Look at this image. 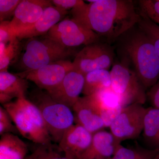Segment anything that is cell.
<instances>
[{
  "instance_id": "14",
  "label": "cell",
  "mask_w": 159,
  "mask_h": 159,
  "mask_svg": "<svg viewBox=\"0 0 159 159\" xmlns=\"http://www.w3.org/2000/svg\"><path fill=\"white\" fill-rule=\"evenodd\" d=\"M74 122L94 134L102 130L104 123L91 96L80 97L72 107Z\"/></svg>"
},
{
  "instance_id": "7",
  "label": "cell",
  "mask_w": 159,
  "mask_h": 159,
  "mask_svg": "<svg viewBox=\"0 0 159 159\" xmlns=\"http://www.w3.org/2000/svg\"><path fill=\"white\" fill-rule=\"evenodd\" d=\"M66 48H72L99 41L100 36L73 18L64 19L47 34Z\"/></svg>"
},
{
  "instance_id": "16",
  "label": "cell",
  "mask_w": 159,
  "mask_h": 159,
  "mask_svg": "<svg viewBox=\"0 0 159 159\" xmlns=\"http://www.w3.org/2000/svg\"><path fill=\"white\" fill-rule=\"evenodd\" d=\"M69 12L54 6H50L32 26L20 32L16 37L20 40L46 35L54 25L63 20Z\"/></svg>"
},
{
  "instance_id": "28",
  "label": "cell",
  "mask_w": 159,
  "mask_h": 159,
  "mask_svg": "<svg viewBox=\"0 0 159 159\" xmlns=\"http://www.w3.org/2000/svg\"><path fill=\"white\" fill-rule=\"evenodd\" d=\"M22 0H0V21L9 20L15 12Z\"/></svg>"
},
{
  "instance_id": "1",
  "label": "cell",
  "mask_w": 159,
  "mask_h": 159,
  "mask_svg": "<svg viewBox=\"0 0 159 159\" xmlns=\"http://www.w3.org/2000/svg\"><path fill=\"white\" fill-rule=\"evenodd\" d=\"M82 6L72 9L73 19L99 36L116 39L138 24V14L130 0L87 1Z\"/></svg>"
},
{
  "instance_id": "22",
  "label": "cell",
  "mask_w": 159,
  "mask_h": 159,
  "mask_svg": "<svg viewBox=\"0 0 159 159\" xmlns=\"http://www.w3.org/2000/svg\"><path fill=\"white\" fill-rule=\"evenodd\" d=\"M139 29L149 38L159 57V25L141 11L138 24Z\"/></svg>"
},
{
  "instance_id": "10",
  "label": "cell",
  "mask_w": 159,
  "mask_h": 159,
  "mask_svg": "<svg viewBox=\"0 0 159 159\" xmlns=\"http://www.w3.org/2000/svg\"><path fill=\"white\" fill-rule=\"evenodd\" d=\"M74 70L73 62L64 60L37 70L23 71L16 74L34 83L39 88L49 92L59 85L67 74Z\"/></svg>"
},
{
  "instance_id": "8",
  "label": "cell",
  "mask_w": 159,
  "mask_h": 159,
  "mask_svg": "<svg viewBox=\"0 0 159 159\" xmlns=\"http://www.w3.org/2000/svg\"><path fill=\"white\" fill-rule=\"evenodd\" d=\"M146 111L139 103L125 107L109 127L111 132L120 143L137 139L143 131Z\"/></svg>"
},
{
  "instance_id": "23",
  "label": "cell",
  "mask_w": 159,
  "mask_h": 159,
  "mask_svg": "<svg viewBox=\"0 0 159 159\" xmlns=\"http://www.w3.org/2000/svg\"><path fill=\"white\" fill-rule=\"evenodd\" d=\"M20 48V40L16 37L11 40L3 51H0V72L8 71L9 66L19 54Z\"/></svg>"
},
{
  "instance_id": "30",
  "label": "cell",
  "mask_w": 159,
  "mask_h": 159,
  "mask_svg": "<svg viewBox=\"0 0 159 159\" xmlns=\"http://www.w3.org/2000/svg\"><path fill=\"white\" fill-rule=\"evenodd\" d=\"M10 21H4L0 24V44L7 45L14 38L9 28Z\"/></svg>"
},
{
  "instance_id": "20",
  "label": "cell",
  "mask_w": 159,
  "mask_h": 159,
  "mask_svg": "<svg viewBox=\"0 0 159 159\" xmlns=\"http://www.w3.org/2000/svg\"><path fill=\"white\" fill-rule=\"evenodd\" d=\"M142 133L144 142L151 150L159 151V109L146 108Z\"/></svg>"
},
{
  "instance_id": "3",
  "label": "cell",
  "mask_w": 159,
  "mask_h": 159,
  "mask_svg": "<svg viewBox=\"0 0 159 159\" xmlns=\"http://www.w3.org/2000/svg\"><path fill=\"white\" fill-rule=\"evenodd\" d=\"M2 106L8 112L19 133L23 137L39 145L52 143L40 112L29 99H16Z\"/></svg>"
},
{
  "instance_id": "18",
  "label": "cell",
  "mask_w": 159,
  "mask_h": 159,
  "mask_svg": "<svg viewBox=\"0 0 159 159\" xmlns=\"http://www.w3.org/2000/svg\"><path fill=\"white\" fill-rule=\"evenodd\" d=\"M29 80L8 71L0 72V102L2 105L12 99L26 98Z\"/></svg>"
},
{
  "instance_id": "12",
  "label": "cell",
  "mask_w": 159,
  "mask_h": 159,
  "mask_svg": "<svg viewBox=\"0 0 159 159\" xmlns=\"http://www.w3.org/2000/svg\"><path fill=\"white\" fill-rule=\"evenodd\" d=\"M93 134L75 124L68 129L58 144L60 150L71 159H80L90 146Z\"/></svg>"
},
{
  "instance_id": "5",
  "label": "cell",
  "mask_w": 159,
  "mask_h": 159,
  "mask_svg": "<svg viewBox=\"0 0 159 159\" xmlns=\"http://www.w3.org/2000/svg\"><path fill=\"white\" fill-rule=\"evenodd\" d=\"M74 54L46 34L28 39L24 47L19 66L23 71L37 70L58 61L67 60Z\"/></svg>"
},
{
  "instance_id": "25",
  "label": "cell",
  "mask_w": 159,
  "mask_h": 159,
  "mask_svg": "<svg viewBox=\"0 0 159 159\" xmlns=\"http://www.w3.org/2000/svg\"><path fill=\"white\" fill-rule=\"evenodd\" d=\"M36 150L38 152L37 159H71L60 150L58 145L52 143L39 145Z\"/></svg>"
},
{
  "instance_id": "11",
  "label": "cell",
  "mask_w": 159,
  "mask_h": 159,
  "mask_svg": "<svg viewBox=\"0 0 159 159\" xmlns=\"http://www.w3.org/2000/svg\"><path fill=\"white\" fill-rule=\"evenodd\" d=\"M53 6L49 0H22L9 22L11 34L16 37L20 32L32 26L46 9Z\"/></svg>"
},
{
  "instance_id": "34",
  "label": "cell",
  "mask_w": 159,
  "mask_h": 159,
  "mask_svg": "<svg viewBox=\"0 0 159 159\" xmlns=\"http://www.w3.org/2000/svg\"></svg>"
},
{
  "instance_id": "2",
  "label": "cell",
  "mask_w": 159,
  "mask_h": 159,
  "mask_svg": "<svg viewBox=\"0 0 159 159\" xmlns=\"http://www.w3.org/2000/svg\"><path fill=\"white\" fill-rule=\"evenodd\" d=\"M123 48L145 89H150L159 79V57L151 41L139 28L128 36Z\"/></svg>"
},
{
  "instance_id": "31",
  "label": "cell",
  "mask_w": 159,
  "mask_h": 159,
  "mask_svg": "<svg viewBox=\"0 0 159 159\" xmlns=\"http://www.w3.org/2000/svg\"><path fill=\"white\" fill-rule=\"evenodd\" d=\"M152 107L159 109V79L150 89L147 95Z\"/></svg>"
},
{
  "instance_id": "27",
  "label": "cell",
  "mask_w": 159,
  "mask_h": 159,
  "mask_svg": "<svg viewBox=\"0 0 159 159\" xmlns=\"http://www.w3.org/2000/svg\"><path fill=\"white\" fill-rule=\"evenodd\" d=\"M12 119L6 109L3 106L0 107V134H16L19 131L15 125L12 124Z\"/></svg>"
},
{
  "instance_id": "33",
  "label": "cell",
  "mask_w": 159,
  "mask_h": 159,
  "mask_svg": "<svg viewBox=\"0 0 159 159\" xmlns=\"http://www.w3.org/2000/svg\"><path fill=\"white\" fill-rule=\"evenodd\" d=\"M152 159H159V152Z\"/></svg>"
},
{
  "instance_id": "21",
  "label": "cell",
  "mask_w": 159,
  "mask_h": 159,
  "mask_svg": "<svg viewBox=\"0 0 159 159\" xmlns=\"http://www.w3.org/2000/svg\"><path fill=\"white\" fill-rule=\"evenodd\" d=\"M84 84L82 93L90 96L104 89L111 87L110 71L98 70L89 72L84 76Z\"/></svg>"
},
{
  "instance_id": "32",
  "label": "cell",
  "mask_w": 159,
  "mask_h": 159,
  "mask_svg": "<svg viewBox=\"0 0 159 159\" xmlns=\"http://www.w3.org/2000/svg\"><path fill=\"white\" fill-rule=\"evenodd\" d=\"M37 151L36 149H35L31 154L27 156L25 159H37Z\"/></svg>"
},
{
  "instance_id": "15",
  "label": "cell",
  "mask_w": 159,
  "mask_h": 159,
  "mask_svg": "<svg viewBox=\"0 0 159 159\" xmlns=\"http://www.w3.org/2000/svg\"><path fill=\"white\" fill-rule=\"evenodd\" d=\"M102 118L104 127H110L124 106L119 96L111 88L90 95Z\"/></svg>"
},
{
  "instance_id": "29",
  "label": "cell",
  "mask_w": 159,
  "mask_h": 159,
  "mask_svg": "<svg viewBox=\"0 0 159 159\" xmlns=\"http://www.w3.org/2000/svg\"><path fill=\"white\" fill-rule=\"evenodd\" d=\"M51 2L54 6L66 11L70 9L71 10L85 4L81 0H52Z\"/></svg>"
},
{
  "instance_id": "19",
  "label": "cell",
  "mask_w": 159,
  "mask_h": 159,
  "mask_svg": "<svg viewBox=\"0 0 159 159\" xmlns=\"http://www.w3.org/2000/svg\"><path fill=\"white\" fill-rule=\"evenodd\" d=\"M27 144L15 134H4L0 139V159H25Z\"/></svg>"
},
{
  "instance_id": "26",
  "label": "cell",
  "mask_w": 159,
  "mask_h": 159,
  "mask_svg": "<svg viewBox=\"0 0 159 159\" xmlns=\"http://www.w3.org/2000/svg\"><path fill=\"white\" fill-rule=\"evenodd\" d=\"M139 2L142 12L159 25V0H141Z\"/></svg>"
},
{
  "instance_id": "24",
  "label": "cell",
  "mask_w": 159,
  "mask_h": 159,
  "mask_svg": "<svg viewBox=\"0 0 159 159\" xmlns=\"http://www.w3.org/2000/svg\"><path fill=\"white\" fill-rule=\"evenodd\" d=\"M159 151H151L144 153L120 145L114 155L109 159H152Z\"/></svg>"
},
{
  "instance_id": "4",
  "label": "cell",
  "mask_w": 159,
  "mask_h": 159,
  "mask_svg": "<svg viewBox=\"0 0 159 159\" xmlns=\"http://www.w3.org/2000/svg\"><path fill=\"white\" fill-rule=\"evenodd\" d=\"M27 99L39 109L52 141L58 144L66 131L74 125L72 109L56 102L48 92L39 88L31 91Z\"/></svg>"
},
{
  "instance_id": "17",
  "label": "cell",
  "mask_w": 159,
  "mask_h": 159,
  "mask_svg": "<svg viewBox=\"0 0 159 159\" xmlns=\"http://www.w3.org/2000/svg\"><path fill=\"white\" fill-rule=\"evenodd\" d=\"M121 145L111 132L102 129L93 134L90 146L80 159H110Z\"/></svg>"
},
{
  "instance_id": "13",
  "label": "cell",
  "mask_w": 159,
  "mask_h": 159,
  "mask_svg": "<svg viewBox=\"0 0 159 159\" xmlns=\"http://www.w3.org/2000/svg\"><path fill=\"white\" fill-rule=\"evenodd\" d=\"M84 80L83 74L73 70L67 74L59 85L48 93L55 101L72 109L82 93Z\"/></svg>"
},
{
  "instance_id": "9",
  "label": "cell",
  "mask_w": 159,
  "mask_h": 159,
  "mask_svg": "<svg viewBox=\"0 0 159 159\" xmlns=\"http://www.w3.org/2000/svg\"><path fill=\"white\" fill-rule=\"evenodd\" d=\"M114 57L111 47L97 41L85 46L77 53L73 66L74 70L85 76L96 70H108L113 62Z\"/></svg>"
},
{
  "instance_id": "6",
  "label": "cell",
  "mask_w": 159,
  "mask_h": 159,
  "mask_svg": "<svg viewBox=\"0 0 159 159\" xmlns=\"http://www.w3.org/2000/svg\"><path fill=\"white\" fill-rule=\"evenodd\" d=\"M111 88L120 97L124 107L134 103L144 105L145 89L134 71L122 64H116L110 71Z\"/></svg>"
}]
</instances>
